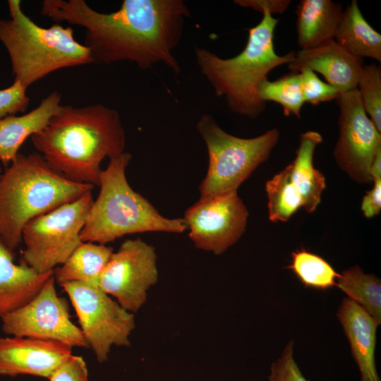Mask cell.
<instances>
[{"label":"cell","mask_w":381,"mask_h":381,"mask_svg":"<svg viewBox=\"0 0 381 381\" xmlns=\"http://www.w3.org/2000/svg\"><path fill=\"white\" fill-rule=\"evenodd\" d=\"M41 14L85 29L84 45L93 64L134 63L150 69L162 63L175 74L181 67L174 50L190 11L183 0H124L119 10L100 13L84 0H44Z\"/></svg>","instance_id":"1"},{"label":"cell","mask_w":381,"mask_h":381,"mask_svg":"<svg viewBox=\"0 0 381 381\" xmlns=\"http://www.w3.org/2000/svg\"><path fill=\"white\" fill-rule=\"evenodd\" d=\"M31 140L56 171L73 181L99 186L102 161L125 152L126 135L119 112L101 104L62 105Z\"/></svg>","instance_id":"2"},{"label":"cell","mask_w":381,"mask_h":381,"mask_svg":"<svg viewBox=\"0 0 381 381\" xmlns=\"http://www.w3.org/2000/svg\"><path fill=\"white\" fill-rule=\"evenodd\" d=\"M269 12L260 22L248 30L243 49L234 57L224 59L204 48H194L197 66L219 97L238 115L256 119L266 108L259 96L262 83L274 68L288 64L296 52L280 56L274 46V30L279 22Z\"/></svg>","instance_id":"3"},{"label":"cell","mask_w":381,"mask_h":381,"mask_svg":"<svg viewBox=\"0 0 381 381\" xmlns=\"http://www.w3.org/2000/svg\"><path fill=\"white\" fill-rule=\"evenodd\" d=\"M94 186L68 179L40 154L18 153L0 176V240L14 251L30 220L76 200Z\"/></svg>","instance_id":"4"},{"label":"cell","mask_w":381,"mask_h":381,"mask_svg":"<svg viewBox=\"0 0 381 381\" xmlns=\"http://www.w3.org/2000/svg\"><path fill=\"white\" fill-rule=\"evenodd\" d=\"M131 159V154L125 151L109 159L107 167L102 170L99 193L93 200L80 232L83 242L106 245L131 234H181L188 230L183 218L162 216L131 187L126 170Z\"/></svg>","instance_id":"5"},{"label":"cell","mask_w":381,"mask_h":381,"mask_svg":"<svg viewBox=\"0 0 381 381\" xmlns=\"http://www.w3.org/2000/svg\"><path fill=\"white\" fill-rule=\"evenodd\" d=\"M10 19H0V42L10 57L14 80L26 88L49 73L92 64L89 49L76 41L71 26L35 23L19 0L8 1Z\"/></svg>","instance_id":"6"},{"label":"cell","mask_w":381,"mask_h":381,"mask_svg":"<svg viewBox=\"0 0 381 381\" xmlns=\"http://www.w3.org/2000/svg\"><path fill=\"white\" fill-rule=\"evenodd\" d=\"M196 129L208 154L207 174L199 188L200 198L237 191L270 156L279 139L277 128L251 138L224 131L209 114L200 116Z\"/></svg>","instance_id":"7"},{"label":"cell","mask_w":381,"mask_h":381,"mask_svg":"<svg viewBox=\"0 0 381 381\" xmlns=\"http://www.w3.org/2000/svg\"><path fill=\"white\" fill-rule=\"evenodd\" d=\"M92 202L91 190L30 220L22 231L23 262L42 274L62 265L82 242L80 232Z\"/></svg>","instance_id":"8"},{"label":"cell","mask_w":381,"mask_h":381,"mask_svg":"<svg viewBox=\"0 0 381 381\" xmlns=\"http://www.w3.org/2000/svg\"><path fill=\"white\" fill-rule=\"evenodd\" d=\"M76 313L87 347L99 363L106 362L112 346H128L134 314L99 287L80 282L61 285Z\"/></svg>","instance_id":"9"},{"label":"cell","mask_w":381,"mask_h":381,"mask_svg":"<svg viewBox=\"0 0 381 381\" xmlns=\"http://www.w3.org/2000/svg\"><path fill=\"white\" fill-rule=\"evenodd\" d=\"M54 274L28 303L4 316L1 327L8 336L56 341L73 347H87L80 327L71 320L69 306L59 297Z\"/></svg>","instance_id":"10"},{"label":"cell","mask_w":381,"mask_h":381,"mask_svg":"<svg viewBox=\"0 0 381 381\" xmlns=\"http://www.w3.org/2000/svg\"><path fill=\"white\" fill-rule=\"evenodd\" d=\"M339 137L333 157L339 167L358 183L371 184L370 169L381 150L380 132L365 111L357 88L341 93Z\"/></svg>","instance_id":"11"},{"label":"cell","mask_w":381,"mask_h":381,"mask_svg":"<svg viewBox=\"0 0 381 381\" xmlns=\"http://www.w3.org/2000/svg\"><path fill=\"white\" fill-rule=\"evenodd\" d=\"M157 260L152 246L140 238L127 239L112 253L97 287L134 314L145 303L148 290L157 282Z\"/></svg>","instance_id":"12"},{"label":"cell","mask_w":381,"mask_h":381,"mask_svg":"<svg viewBox=\"0 0 381 381\" xmlns=\"http://www.w3.org/2000/svg\"><path fill=\"white\" fill-rule=\"evenodd\" d=\"M249 212L237 191L200 198L184 217L189 238L200 250L221 255L246 231Z\"/></svg>","instance_id":"13"},{"label":"cell","mask_w":381,"mask_h":381,"mask_svg":"<svg viewBox=\"0 0 381 381\" xmlns=\"http://www.w3.org/2000/svg\"><path fill=\"white\" fill-rule=\"evenodd\" d=\"M63 343L31 337L0 338V375H20L49 378L73 356Z\"/></svg>","instance_id":"14"},{"label":"cell","mask_w":381,"mask_h":381,"mask_svg":"<svg viewBox=\"0 0 381 381\" xmlns=\"http://www.w3.org/2000/svg\"><path fill=\"white\" fill-rule=\"evenodd\" d=\"M287 65L292 73H299L303 68L319 73L326 83L344 93L357 88L365 64L363 59L353 56L332 40L311 49H300Z\"/></svg>","instance_id":"15"},{"label":"cell","mask_w":381,"mask_h":381,"mask_svg":"<svg viewBox=\"0 0 381 381\" xmlns=\"http://www.w3.org/2000/svg\"><path fill=\"white\" fill-rule=\"evenodd\" d=\"M337 316L349 340L361 381H380L375 360L376 333L380 324L349 298L342 300Z\"/></svg>","instance_id":"16"},{"label":"cell","mask_w":381,"mask_h":381,"mask_svg":"<svg viewBox=\"0 0 381 381\" xmlns=\"http://www.w3.org/2000/svg\"><path fill=\"white\" fill-rule=\"evenodd\" d=\"M61 102V93L54 91L30 111L0 119V163L8 167L12 162L25 140L42 131L60 111Z\"/></svg>","instance_id":"17"},{"label":"cell","mask_w":381,"mask_h":381,"mask_svg":"<svg viewBox=\"0 0 381 381\" xmlns=\"http://www.w3.org/2000/svg\"><path fill=\"white\" fill-rule=\"evenodd\" d=\"M52 275L16 264L13 251L0 240V319L30 301Z\"/></svg>","instance_id":"18"},{"label":"cell","mask_w":381,"mask_h":381,"mask_svg":"<svg viewBox=\"0 0 381 381\" xmlns=\"http://www.w3.org/2000/svg\"><path fill=\"white\" fill-rule=\"evenodd\" d=\"M342 13L340 3L330 0H301L296 8L300 49H311L334 40Z\"/></svg>","instance_id":"19"},{"label":"cell","mask_w":381,"mask_h":381,"mask_svg":"<svg viewBox=\"0 0 381 381\" xmlns=\"http://www.w3.org/2000/svg\"><path fill=\"white\" fill-rule=\"evenodd\" d=\"M322 142V137L317 131L301 133L296 157L289 164L291 179L301 196L303 207L308 213L315 211L326 188L324 175L313 165L315 150Z\"/></svg>","instance_id":"20"},{"label":"cell","mask_w":381,"mask_h":381,"mask_svg":"<svg viewBox=\"0 0 381 381\" xmlns=\"http://www.w3.org/2000/svg\"><path fill=\"white\" fill-rule=\"evenodd\" d=\"M334 40L354 56L381 61V35L365 20L356 0L343 11Z\"/></svg>","instance_id":"21"},{"label":"cell","mask_w":381,"mask_h":381,"mask_svg":"<svg viewBox=\"0 0 381 381\" xmlns=\"http://www.w3.org/2000/svg\"><path fill=\"white\" fill-rule=\"evenodd\" d=\"M113 253L110 246L82 241L66 260L54 270L55 282L60 286L80 282L97 286Z\"/></svg>","instance_id":"22"},{"label":"cell","mask_w":381,"mask_h":381,"mask_svg":"<svg viewBox=\"0 0 381 381\" xmlns=\"http://www.w3.org/2000/svg\"><path fill=\"white\" fill-rule=\"evenodd\" d=\"M337 286L381 323V281L373 274H365L358 265L340 274Z\"/></svg>","instance_id":"23"},{"label":"cell","mask_w":381,"mask_h":381,"mask_svg":"<svg viewBox=\"0 0 381 381\" xmlns=\"http://www.w3.org/2000/svg\"><path fill=\"white\" fill-rule=\"evenodd\" d=\"M265 190L269 219L272 222H287L303 207L301 196L291 179L289 164L266 182Z\"/></svg>","instance_id":"24"},{"label":"cell","mask_w":381,"mask_h":381,"mask_svg":"<svg viewBox=\"0 0 381 381\" xmlns=\"http://www.w3.org/2000/svg\"><path fill=\"white\" fill-rule=\"evenodd\" d=\"M306 288L327 290L337 286L338 274L323 258L304 248L291 253L287 267Z\"/></svg>","instance_id":"25"},{"label":"cell","mask_w":381,"mask_h":381,"mask_svg":"<svg viewBox=\"0 0 381 381\" xmlns=\"http://www.w3.org/2000/svg\"><path fill=\"white\" fill-rule=\"evenodd\" d=\"M259 96L266 103L274 102L279 104L285 116L301 119L305 100L299 73L290 72L275 80H265L260 87Z\"/></svg>","instance_id":"26"},{"label":"cell","mask_w":381,"mask_h":381,"mask_svg":"<svg viewBox=\"0 0 381 381\" xmlns=\"http://www.w3.org/2000/svg\"><path fill=\"white\" fill-rule=\"evenodd\" d=\"M357 90L363 107L377 129L381 132V66L364 65Z\"/></svg>","instance_id":"27"},{"label":"cell","mask_w":381,"mask_h":381,"mask_svg":"<svg viewBox=\"0 0 381 381\" xmlns=\"http://www.w3.org/2000/svg\"><path fill=\"white\" fill-rule=\"evenodd\" d=\"M299 73L305 102L316 106L322 102L336 100L341 94L338 90L322 80L314 71L308 68H303Z\"/></svg>","instance_id":"28"},{"label":"cell","mask_w":381,"mask_h":381,"mask_svg":"<svg viewBox=\"0 0 381 381\" xmlns=\"http://www.w3.org/2000/svg\"><path fill=\"white\" fill-rule=\"evenodd\" d=\"M269 381H309L302 374L294 358V341L285 346L282 356L272 363Z\"/></svg>","instance_id":"29"},{"label":"cell","mask_w":381,"mask_h":381,"mask_svg":"<svg viewBox=\"0 0 381 381\" xmlns=\"http://www.w3.org/2000/svg\"><path fill=\"white\" fill-rule=\"evenodd\" d=\"M27 89L20 82L14 80L9 87L0 90V119L27 109L30 103Z\"/></svg>","instance_id":"30"},{"label":"cell","mask_w":381,"mask_h":381,"mask_svg":"<svg viewBox=\"0 0 381 381\" xmlns=\"http://www.w3.org/2000/svg\"><path fill=\"white\" fill-rule=\"evenodd\" d=\"M49 381H87V364L82 356L73 355L49 378Z\"/></svg>","instance_id":"31"},{"label":"cell","mask_w":381,"mask_h":381,"mask_svg":"<svg viewBox=\"0 0 381 381\" xmlns=\"http://www.w3.org/2000/svg\"><path fill=\"white\" fill-rule=\"evenodd\" d=\"M234 4L241 7L249 8L262 14L269 12L271 15L284 13L291 4L289 0H236Z\"/></svg>","instance_id":"32"},{"label":"cell","mask_w":381,"mask_h":381,"mask_svg":"<svg viewBox=\"0 0 381 381\" xmlns=\"http://www.w3.org/2000/svg\"><path fill=\"white\" fill-rule=\"evenodd\" d=\"M361 210L366 218H372L381 210V180L373 181V187L362 199Z\"/></svg>","instance_id":"33"},{"label":"cell","mask_w":381,"mask_h":381,"mask_svg":"<svg viewBox=\"0 0 381 381\" xmlns=\"http://www.w3.org/2000/svg\"><path fill=\"white\" fill-rule=\"evenodd\" d=\"M370 174L373 180H381V150L376 154L370 169Z\"/></svg>","instance_id":"34"},{"label":"cell","mask_w":381,"mask_h":381,"mask_svg":"<svg viewBox=\"0 0 381 381\" xmlns=\"http://www.w3.org/2000/svg\"><path fill=\"white\" fill-rule=\"evenodd\" d=\"M2 171V169H1V164L0 163V173Z\"/></svg>","instance_id":"35"}]
</instances>
